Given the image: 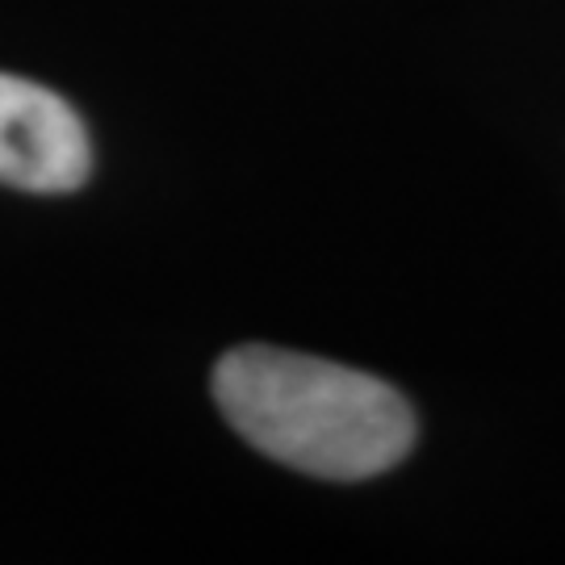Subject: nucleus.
<instances>
[{
	"label": "nucleus",
	"mask_w": 565,
	"mask_h": 565,
	"mask_svg": "<svg viewBox=\"0 0 565 565\" xmlns=\"http://www.w3.org/2000/svg\"><path fill=\"white\" fill-rule=\"evenodd\" d=\"M214 403L256 452L331 482L377 478L415 445V411L394 385L273 343L214 364Z\"/></svg>",
	"instance_id": "obj_1"
},
{
	"label": "nucleus",
	"mask_w": 565,
	"mask_h": 565,
	"mask_svg": "<svg viewBox=\"0 0 565 565\" xmlns=\"http://www.w3.org/2000/svg\"><path fill=\"white\" fill-rule=\"evenodd\" d=\"M93 172L81 114L60 93L0 72V184L25 193H72Z\"/></svg>",
	"instance_id": "obj_2"
}]
</instances>
